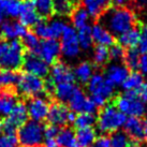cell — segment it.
<instances>
[{
    "label": "cell",
    "mask_w": 147,
    "mask_h": 147,
    "mask_svg": "<svg viewBox=\"0 0 147 147\" xmlns=\"http://www.w3.org/2000/svg\"><path fill=\"white\" fill-rule=\"evenodd\" d=\"M101 23L104 28H106L112 34L120 36L123 33L134 28L136 23V16L132 10L123 7V8H110L102 16Z\"/></svg>",
    "instance_id": "cell-1"
},
{
    "label": "cell",
    "mask_w": 147,
    "mask_h": 147,
    "mask_svg": "<svg viewBox=\"0 0 147 147\" xmlns=\"http://www.w3.org/2000/svg\"><path fill=\"white\" fill-rule=\"evenodd\" d=\"M114 88L115 86L101 73H94L87 83L89 98L97 107L105 106L107 100L114 94Z\"/></svg>",
    "instance_id": "cell-2"
},
{
    "label": "cell",
    "mask_w": 147,
    "mask_h": 147,
    "mask_svg": "<svg viewBox=\"0 0 147 147\" xmlns=\"http://www.w3.org/2000/svg\"><path fill=\"white\" fill-rule=\"evenodd\" d=\"M127 116L115 107L114 104L103 106L97 119L99 130L102 133H114L125 126Z\"/></svg>",
    "instance_id": "cell-3"
},
{
    "label": "cell",
    "mask_w": 147,
    "mask_h": 147,
    "mask_svg": "<svg viewBox=\"0 0 147 147\" xmlns=\"http://www.w3.org/2000/svg\"><path fill=\"white\" fill-rule=\"evenodd\" d=\"M113 104L123 114L141 118L146 113V104L139 98L136 92H125L116 97Z\"/></svg>",
    "instance_id": "cell-4"
},
{
    "label": "cell",
    "mask_w": 147,
    "mask_h": 147,
    "mask_svg": "<svg viewBox=\"0 0 147 147\" xmlns=\"http://www.w3.org/2000/svg\"><path fill=\"white\" fill-rule=\"evenodd\" d=\"M44 138V127L33 120L24 123L17 131V140L22 147H41Z\"/></svg>",
    "instance_id": "cell-5"
},
{
    "label": "cell",
    "mask_w": 147,
    "mask_h": 147,
    "mask_svg": "<svg viewBox=\"0 0 147 147\" xmlns=\"http://www.w3.org/2000/svg\"><path fill=\"white\" fill-rule=\"evenodd\" d=\"M25 56V46L20 40L8 42L7 49L0 56V69L16 71L23 67Z\"/></svg>",
    "instance_id": "cell-6"
},
{
    "label": "cell",
    "mask_w": 147,
    "mask_h": 147,
    "mask_svg": "<svg viewBox=\"0 0 147 147\" xmlns=\"http://www.w3.org/2000/svg\"><path fill=\"white\" fill-rule=\"evenodd\" d=\"M27 119H28L27 104H25L22 101L20 102L17 101L14 109L11 112V114L1 121V130L3 131V133L16 134V131L24 123L28 121Z\"/></svg>",
    "instance_id": "cell-7"
},
{
    "label": "cell",
    "mask_w": 147,
    "mask_h": 147,
    "mask_svg": "<svg viewBox=\"0 0 147 147\" xmlns=\"http://www.w3.org/2000/svg\"><path fill=\"white\" fill-rule=\"evenodd\" d=\"M17 87L18 91L25 97L37 98L38 96L45 92V82L43 78L29 73L22 74L20 76Z\"/></svg>",
    "instance_id": "cell-8"
},
{
    "label": "cell",
    "mask_w": 147,
    "mask_h": 147,
    "mask_svg": "<svg viewBox=\"0 0 147 147\" xmlns=\"http://www.w3.org/2000/svg\"><path fill=\"white\" fill-rule=\"evenodd\" d=\"M76 118V113H74L63 103H54L49 106L47 120L49 125L54 126H65L68 123H74Z\"/></svg>",
    "instance_id": "cell-9"
},
{
    "label": "cell",
    "mask_w": 147,
    "mask_h": 147,
    "mask_svg": "<svg viewBox=\"0 0 147 147\" xmlns=\"http://www.w3.org/2000/svg\"><path fill=\"white\" fill-rule=\"evenodd\" d=\"M60 47H61V54L67 58H74L80 54L81 46L78 43V32L75 28L71 26H65L61 34Z\"/></svg>",
    "instance_id": "cell-10"
},
{
    "label": "cell",
    "mask_w": 147,
    "mask_h": 147,
    "mask_svg": "<svg viewBox=\"0 0 147 147\" xmlns=\"http://www.w3.org/2000/svg\"><path fill=\"white\" fill-rule=\"evenodd\" d=\"M67 25L62 21H51L40 22L34 27V34L38 38H42L43 40H57L61 38V34Z\"/></svg>",
    "instance_id": "cell-11"
},
{
    "label": "cell",
    "mask_w": 147,
    "mask_h": 147,
    "mask_svg": "<svg viewBox=\"0 0 147 147\" xmlns=\"http://www.w3.org/2000/svg\"><path fill=\"white\" fill-rule=\"evenodd\" d=\"M60 54H61V47L60 43L57 40H43L40 42L37 55L47 65H55L57 63Z\"/></svg>",
    "instance_id": "cell-12"
},
{
    "label": "cell",
    "mask_w": 147,
    "mask_h": 147,
    "mask_svg": "<svg viewBox=\"0 0 147 147\" xmlns=\"http://www.w3.org/2000/svg\"><path fill=\"white\" fill-rule=\"evenodd\" d=\"M70 110L74 113H88V114H94L97 111V106L91 99L86 97L82 90L78 88L75 92L72 94L71 99L69 100Z\"/></svg>",
    "instance_id": "cell-13"
},
{
    "label": "cell",
    "mask_w": 147,
    "mask_h": 147,
    "mask_svg": "<svg viewBox=\"0 0 147 147\" xmlns=\"http://www.w3.org/2000/svg\"><path fill=\"white\" fill-rule=\"evenodd\" d=\"M23 68L26 71V73L32 74L41 78H45L49 72V65L44 60H42L38 55L32 53L26 54Z\"/></svg>",
    "instance_id": "cell-14"
},
{
    "label": "cell",
    "mask_w": 147,
    "mask_h": 147,
    "mask_svg": "<svg viewBox=\"0 0 147 147\" xmlns=\"http://www.w3.org/2000/svg\"><path fill=\"white\" fill-rule=\"evenodd\" d=\"M27 111L28 116L31 118V120L41 123L45 118H47V114L49 111V104L47 100L41 97L32 98L29 100L27 104Z\"/></svg>",
    "instance_id": "cell-15"
},
{
    "label": "cell",
    "mask_w": 147,
    "mask_h": 147,
    "mask_svg": "<svg viewBox=\"0 0 147 147\" xmlns=\"http://www.w3.org/2000/svg\"><path fill=\"white\" fill-rule=\"evenodd\" d=\"M47 81L55 87L58 84L74 83L75 78H74L73 71L68 65L62 62H57L53 65L51 71V76Z\"/></svg>",
    "instance_id": "cell-16"
},
{
    "label": "cell",
    "mask_w": 147,
    "mask_h": 147,
    "mask_svg": "<svg viewBox=\"0 0 147 147\" xmlns=\"http://www.w3.org/2000/svg\"><path fill=\"white\" fill-rule=\"evenodd\" d=\"M18 17H20V23H22L25 27H36L41 22V17L39 16L37 10L34 8L32 0L22 1L21 13Z\"/></svg>",
    "instance_id": "cell-17"
},
{
    "label": "cell",
    "mask_w": 147,
    "mask_h": 147,
    "mask_svg": "<svg viewBox=\"0 0 147 147\" xmlns=\"http://www.w3.org/2000/svg\"><path fill=\"white\" fill-rule=\"evenodd\" d=\"M125 133H126L132 143L138 144L144 140V121L141 118L129 117L125 123Z\"/></svg>",
    "instance_id": "cell-18"
},
{
    "label": "cell",
    "mask_w": 147,
    "mask_h": 147,
    "mask_svg": "<svg viewBox=\"0 0 147 147\" xmlns=\"http://www.w3.org/2000/svg\"><path fill=\"white\" fill-rule=\"evenodd\" d=\"M1 34L8 40H18L20 38L23 39L27 33V29L24 25L20 22L15 21H4L1 24Z\"/></svg>",
    "instance_id": "cell-19"
},
{
    "label": "cell",
    "mask_w": 147,
    "mask_h": 147,
    "mask_svg": "<svg viewBox=\"0 0 147 147\" xmlns=\"http://www.w3.org/2000/svg\"><path fill=\"white\" fill-rule=\"evenodd\" d=\"M128 75H129V69L126 65L115 62L107 67L105 78L114 86H119L123 85Z\"/></svg>",
    "instance_id": "cell-20"
},
{
    "label": "cell",
    "mask_w": 147,
    "mask_h": 147,
    "mask_svg": "<svg viewBox=\"0 0 147 147\" xmlns=\"http://www.w3.org/2000/svg\"><path fill=\"white\" fill-rule=\"evenodd\" d=\"M91 34H92V40L94 43H97L100 46H112L115 44V40L113 34L107 30L106 28H104L102 25L97 23L91 27Z\"/></svg>",
    "instance_id": "cell-21"
},
{
    "label": "cell",
    "mask_w": 147,
    "mask_h": 147,
    "mask_svg": "<svg viewBox=\"0 0 147 147\" xmlns=\"http://www.w3.org/2000/svg\"><path fill=\"white\" fill-rule=\"evenodd\" d=\"M17 103L16 94L10 89H0V116L8 117Z\"/></svg>",
    "instance_id": "cell-22"
},
{
    "label": "cell",
    "mask_w": 147,
    "mask_h": 147,
    "mask_svg": "<svg viewBox=\"0 0 147 147\" xmlns=\"http://www.w3.org/2000/svg\"><path fill=\"white\" fill-rule=\"evenodd\" d=\"M85 10L91 17L100 18L110 9L111 0H82Z\"/></svg>",
    "instance_id": "cell-23"
},
{
    "label": "cell",
    "mask_w": 147,
    "mask_h": 147,
    "mask_svg": "<svg viewBox=\"0 0 147 147\" xmlns=\"http://www.w3.org/2000/svg\"><path fill=\"white\" fill-rule=\"evenodd\" d=\"M80 0H53L54 14L58 16H69L78 8Z\"/></svg>",
    "instance_id": "cell-24"
},
{
    "label": "cell",
    "mask_w": 147,
    "mask_h": 147,
    "mask_svg": "<svg viewBox=\"0 0 147 147\" xmlns=\"http://www.w3.org/2000/svg\"><path fill=\"white\" fill-rule=\"evenodd\" d=\"M78 147H90L97 140V133L94 128L78 129L75 132Z\"/></svg>",
    "instance_id": "cell-25"
},
{
    "label": "cell",
    "mask_w": 147,
    "mask_h": 147,
    "mask_svg": "<svg viewBox=\"0 0 147 147\" xmlns=\"http://www.w3.org/2000/svg\"><path fill=\"white\" fill-rule=\"evenodd\" d=\"M78 87L74 83H63V84H58L55 86L54 89V94L55 97L60 101L61 103L69 102L72 94L75 92V90Z\"/></svg>",
    "instance_id": "cell-26"
},
{
    "label": "cell",
    "mask_w": 147,
    "mask_h": 147,
    "mask_svg": "<svg viewBox=\"0 0 147 147\" xmlns=\"http://www.w3.org/2000/svg\"><path fill=\"white\" fill-rule=\"evenodd\" d=\"M55 140L60 147H78L75 132L68 127L60 129Z\"/></svg>",
    "instance_id": "cell-27"
},
{
    "label": "cell",
    "mask_w": 147,
    "mask_h": 147,
    "mask_svg": "<svg viewBox=\"0 0 147 147\" xmlns=\"http://www.w3.org/2000/svg\"><path fill=\"white\" fill-rule=\"evenodd\" d=\"M140 40V30L133 28L127 31V32L120 34L118 37V44L123 47H127L128 49L138 47Z\"/></svg>",
    "instance_id": "cell-28"
},
{
    "label": "cell",
    "mask_w": 147,
    "mask_h": 147,
    "mask_svg": "<svg viewBox=\"0 0 147 147\" xmlns=\"http://www.w3.org/2000/svg\"><path fill=\"white\" fill-rule=\"evenodd\" d=\"M143 74L140 72H131L127 76L126 81L123 84V88L126 90V92H136L144 84Z\"/></svg>",
    "instance_id": "cell-29"
},
{
    "label": "cell",
    "mask_w": 147,
    "mask_h": 147,
    "mask_svg": "<svg viewBox=\"0 0 147 147\" xmlns=\"http://www.w3.org/2000/svg\"><path fill=\"white\" fill-rule=\"evenodd\" d=\"M21 74L16 71L0 69V89H11L18 84Z\"/></svg>",
    "instance_id": "cell-30"
},
{
    "label": "cell",
    "mask_w": 147,
    "mask_h": 147,
    "mask_svg": "<svg viewBox=\"0 0 147 147\" xmlns=\"http://www.w3.org/2000/svg\"><path fill=\"white\" fill-rule=\"evenodd\" d=\"M74 78L82 84H87L94 75V65L88 61L81 62L74 70Z\"/></svg>",
    "instance_id": "cell-31"
},
{
    "label": "cell",
    "mask_w": 147,
    "mask_h": 147,
    "mask_svg": "<svg viewBox=\"0 0 147 147\" xmlns=\"http://www.w3.org/2000/svg\"><path fill=\"white\" fill-rule=\"evenodd\" d=\"M34 8L41 18H49L54 14L53 0H32Z\"/></svg>",
    "instance_id": "cell-32"
},
{
    "label": "cell",
    "mask_w": 147,
    "mask_h": 147,
    "mask_svg": "<svg viewBox=\"0 0 147 147\" xmlns=\"http://www.w3.org/2000/svg\"><path fill=\"white\" fill-rule=\"evenodd\" d=\"M90 15L88 14V12L85 10V8H80L78 7L71 15V20L72 23L74 25V28L81 29L83 27L88 26V22H89Z\"/></svg>",
    "instance_id": "cell-33"
},
{
    "label": "cell",
    "mask_w": 147,
    "mask_h": 147,
    "mask_svg": "<svg viewBox=\"0 0 147 147\" xmlns=\"http://www.w3.org/2000/svg\"><path fill=\"white\" fill-rule=\"evenodd\" d=\"M78 43H80L81 49H85V51L89 49L90 47H91L92 43H94L92 34H91V27L86 26V27H83V28L78 29Z\"/></svg>",
    "instance_id": "cell-34"
},
{
    "label": "cell",
    "mask_w": 147,
    "mask_h": 147,
    "mask_svg": "<svg viewBox=\"0 0 147 147\" xmlns=\"http://www.w3.org/2000/svg\"><path fill=\"white\" fill-rule=\"evenodd\" d=\"M96 121L97 120L94 114L80 113L78 115H76V118L73 123L76 129H85V128H92Z\"/></svg>",
    "instance_id": "cell-35"
},
{
    "label": "cell",
    "mask_w": 147,
    "mask_h": 147,
    "mask_svg": "<svg viewBox=\"0 0 147 147\" xmlns=\"http://www.w3.org/2000/svg\"><path fill=\"white\" fill-rule=\"evenodd\" d=\"M111 147H132L129 136L121 131H116L111 135Z\"/></svg>",
    "instance_id": "cell-36"
},
{
    "label": "cell",
    "mask_w": 147,
    "mask_h": 147,
    "mask_svg": "<svg viewBox=\"0 0 147 147\" xmlns=\"http://www.w3.org/2000/svg\"><path fill=\"white\" fill-rule=\"evenodd\" d=\"M140 58H141V55H140L138 49H128V51H126L125 57H123L125 65L130 70L139 69Z\"/></svg>",
    "instance_id": "cell-37"
},
{
    "label": "cell",
    "mask_w": 147,
    "mask_h": 147,
    "mask_svg": "<svg viewBox=\"0 0 147 147\" xmlns=\"http://www.w3.org/2000/svg\"><path fill=\"white\" fill-rule=\"evenodd\" d=\"M110 60L109 49L105 46H96L94 51V63L97 67H103Z\"/></svg>",
    "instance_id": "cell-38"
},
{
    "label": "cell",
    "mask_w": 147,
    "mask_h": 147,
    "mask_svg": "<svg viewBox=\"0 0 147 147\" xmlns=\"http://www.w3.org/2000/svg\"><path fill=\"white\" fill-rule=\"evenodd\" d=\"M22 43L25 46V49H28L29 53L37 55L39 46H40V41H39V38L34 34V32H28L27 31V33L23 37Z\"/></svg>",
    "instance_id": "cell-39"
},
{
    "label": "cell",
    "mask_w": 147,
    "mask_h": 147,
    "mask_svg": "<svg viewBox=\"0 0 147 147\" xmlns=\"http://www.w3.org/2000/svg\"><path fill=\"white\" fill-rule=\"evenodd\" d=\"M138 51L140 54H147V23L140 29V40L138 44Z\"/></svg>",
    "instance_id": "cell-40"
},
{
    "label": "cell",
    "mask_w": 147,
    "mask_h": 147,
    "mask_svg": "<svg viewBox=\"0 0 147 147\" xmlns=\"http://www.w3.org/2000/svg\"><path fill=\"white\" fill-rule=\"evenodd\" d=\"M18 140L16 134L2 133L0 134V147H17Z\"/></svg>",
    "instance_id": "cell-41"
},
{
    "label": "cell",
    "mask_w": 147,
    "mask_h": 147,
    "mask_svg": "<svg viewBox=\"0 0 147 147\" xmlns=\"http://www.w3.org/2000/svg\"><path fill=\"white\" fill-rule=\"evenodd\" d=\"M125 49L123 46H120L119 44H114L112 45L109 49V54H110V58L115 62H118L120 60H123L125 57Z\"/></svg>",
    "instance_id": "cell-42"
},
{
    "label": "cell",
    "mask_w": 147,
    "mask_h": 147,
    "mask_svg": "<svg viewBox=\"0 0 147 147\" xmlns=\"http://www.w3.org/2000/svg\"><path fill=\"white\" fill-rule=\"evenodd\" d=\"M59 128L54 125H49L47 127L44 128V135L46 139H56L58 132H59Z\"/></svg>",
    "instance_id": "cell-43"
},
{
    "label": "cell",
    "mask_w": 147,
    "mask_h": 147,
    "mask_svg": "<svg viewBox=\"0 0 147 147\" xmlns=\"http://www.w3.org/2000/svg\"><path fill=\"white\" fill-rule=\"evenodd\" d=\"M90 147H111V141L107 136L102 135L96 140L94 143Z\"/></svg>",
    "instance_id": "cell-44"
},
{
    "label": "cell",
    "mask_w": 147,
    "mask_h": 147,
    "mask_svg": "<svg viewBox=\"0 0 147 147\" xmlns=\"http://www.w3.org/2000/svg\"><path fill=\"white\" fill-rule=\"evenodd\" d=\"M139 70L141 74L147 75V54L141 55L140 62H139Z\"/></svg>",
    "instance_id": "cell-45"
},
{
    "label": "cell",
    "mask_w": 147,
    "mask_h": 147,
    "mask_svg": "<svg viewBox=\"0 0 147 147\" xmlns=\"http://www.w3.org/2000/svg\"><path fill=\"white\" fill-rule=\"evenodd\" d=\"M136 94L139 96V98L144 102V104H147V83H144L142 87L136 91Z\"/></svg>",
    "instance_id": "cell-46"
},
{
    "label": "cell",
    "mask_w": 147,
    "mask_h": 147,
    "mask_svg": "<svg viewBox=\"0 0 147 147\" xmlns=\"http://www.w3.org/2000/svg\"><path fill=\"white\" fill-rule=\"evenodd\" d=\"M130 1L131 0H111V3H113L114 7H117V8H123V7H126Z\"/></svg>",
    "instance_id": "cell-47"
},
{
    "label": "cell",
    "mask_w": 147,
    "mask_h": 147,
    "mask_svg": "<svg viewBox=\"0 0 147 147\" xmlns=\"http://www.w3.org/2000/svg\"><path fill=\"white\" fill-rule=\"evenodd\" d=\"M136 8L147 9V0H131Z\"/></svg>",
    "instance_id": "cell-48"
},
{
    "label": "cell",
    "mask_w": 147,
    "mask_h": 147,
    "mask_svg": "<svg viewBox=\"0 0 147 147\" xmlns=\"http://www.w3.org/2000/svg\"><path fill=\"white\" fill-rule=\"evenodd\" d=\"M43 147H60V146L57 144V142H56L55 139H46Z\"/></svg>",
    "instance_id": "cell-49"
},
{
    "label": "cell",
    "mask_w": 147,
    "mask_h": 147,
    "mask_svg": "<svg viewBox=\"0 0 147 147\" xmlns=\"http://www.w3.org/2000/svg\"><path fill=\"white\" fill-rule=\"evenodd\" d=\"M7 46H8V42L5 41H0V56L2 55L5 49H7Z\"/></svg>",
    "instance_id": "cell-50"
},
{
    "label": "cell",
    "mask_w": 147,
    "mask_h": 147,
    "mask_svg": "<svg viewBox=\"0 0 147 147\" xmlns=\"http://www.w3.org/2000/svg\"><path fill=\"white\" fill-rule=\"evenodd\" d=\"M144 140L147 143V120L144 121Z\"/></svg>",
    "instance_id": "cell-51"
},
{
    "label": "cell",
    "mask_w": 147,
    "mask_h": 147,
    "mask_svg": "<svg viewBox=\"0 0 147 147\" xmlns=\"http://www.w3.org/2000/svg\"><path fill=\"white\" fill-rule=\"evenodd\" d=\"M135 147H144V146H140V145H138V146H135Z\"/></svg>",
    "instance_id": "cell-52"
},
{
    "label": "cell",
    "mask_w": 147,
    "mask_h": 147,
    "mask_svg": "<svg viewBox=\"0 0 147 147\" xmlns=\"http://www.w3.org/2000/svg\"><path fill=\"white\" fill-rule=\"evenodd\" d=\"M0 130H1V123H0Z\"/></svg>",
    "instance_id": "cell-53"
}]
</instances>
